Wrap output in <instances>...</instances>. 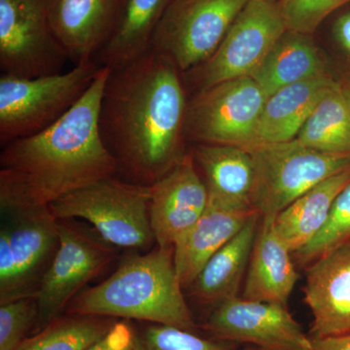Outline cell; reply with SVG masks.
<instances>
[{
	"label": "cell",
	"mask_w": 350,
	"mask_h": 350,
	"mask_svg": "<svg viewBox=\"0 0 350 350\" xmlns=\"http://www.w3.org/2000/svg\"><path fill=\"white\" fill-rule=\"evenodd\" d=\"M179 72L153 49L110 70L98 126L126 180L153 185L184 157L189 103Z\"/></svg>",
	"instance_id": "6da1fadb"
},
{
	"label": "cell",
	"mask_w": 350,
	"mask_h": 350,
	"mask_svg": "<svg viewBox=\"0 0 350 350\" xmlns=\"http://www.w3.org/2000/svg\"><path fill=\"white\" fill-rule=\"evenodd\" d=\"M110 70L100 66L84 96L54 125L2 147V213L47 208L64 196L116 175L118 163L98 126L101 96Z\"/></svg>",
	"instance_id": "7a4b0ae2"
},
{
	"label": "cell",
	"mask_w": 350,
	"mask_h": 350,
	"mask_svg": "<svg viewBox=\"0 0 350 350\" xmlns=\"http://www.w3.org/2000/svg\"><path fill=\"white\" fill-rule=\"evenodd\" d=\"M174 247H160L126 260L105 282L80 292L66 312L135 319L196 332L182 292Z\"/></svg>",
	"instance_id": "3957f363"
},
{
	"label": "cell",
	"mask_w": 350,
	"mask_h": 350,
	"mask_svg": "<svg viewBox=\"0 0 350 350\" xmlns=\"http://www.w3.org/2000/svg\"><path fill=\"white\" fill-rule=\"evenodd\" d=\"M96 62L68 72L38 78L0 76V145L38 135L54 125L84 96L96 79Z\"/></svg>",
	"instance_id": "277c9868"
},
{
	"label": "cell",
	"mask_w": 350,
	"mask_h": 350,
	"mask_svg": "<svg viewBox=\"0 0 350 350\" xmlns=\"http://www.w3.org/2000/svg\"><path fill=\"white\" fill-rule=\"evenodd\" d=\"M150 186L116 177L103 179L50 204L57 220L80 218L117 247H147L155 241L150 223Z\"/></svg>",
	"instance_id": "5b68a950"
},
{
	"label": "cell",
	"mask_w": 350,
	"mask_h": 350,
	"mask_svg": "<svg viewBox=\"0 0 350 350\" xmlns=\"http://www.w3.org/2000/svg\"><path fill=\"white\" fill-rule=\"evenodd\" d=\"M245 149L254 163L252 206L261 217H275L310 189L350 167V154L323 153L296 138Z\"/></svg>",
	"instance_id": "8992f818"
},
{
	"label": "cell",
	"mask_w": 350,
	"mask_h": 350,
	"mask_svg": "<svg viewBox=\"0 0 350 350\" xmlns=\"http://www.w3.org/2000/svg\"><path fill=\"white\" fill-rule=\"evenodd\" d=\"M250 0H172L150 49L188 72L213 56Z\"/></svg>",
	"instance_id": "52a82bcc"
},
{
	"label": "cell",
	"mask_w": 350,
	"mask_h": 350,
	"mask_svg": "<svg viewBox=\"0 0 350 350\" xmlns=\"http://www.w3.org/2000/svg\"><path fill=\"white\" fill-rule=\"evenodd\" d=\"M267 98L250 76L219 83L189 103L185 135L200 144L252 146Z\"/></svg>",
	"instance_id": "ba28073f"
},
{
	"label": "cell",
	"mask_w": 350,
	"mask_h": 350,
	"mask_svg": "<svg viewBox=\"0 0 350 350\" xmlns=\"http://www.w3.org/2000/svg\"><path fill=\"white\" fill-rule=\"evenodd\" d=\"M50 0H0L2 75L38 78L61 73L69 61L49 21Z\"/></svg>",
	"instance_id": "9c48e42d"
},
{
	"label": "cell",
	"mask_w": 350,
	"mask_h": 350,
	"mask_svg": "<svg viewBox=\"0 0 350 350\" xmlns=\"http://www.w3.org/2000/svg\"><path fill=\"white\" fill-rule=\"evenodd\" d=\"M59 247L36 294L39 330L61 317L82 288L96 278L115 257L113 245L100 234L57 220Z\"/></svg>",
	"instance_id": "30bf717a"
},
{
	"label": "cell",
	"mask_w": 350,
	"mask_h": 350,
	"mask_svg": "<svg viewBox=\"0 0 350 350\" xmlns=\"http://www.w3.org/2000/svg\"><path fill=\"white\" fill-rule=\"evenodd\" d=\"M286 31L275 3L250 0L213 56L188 71L198 93L219 83L252 75Z\"/></svg>",
	"instance_id": "8fae6325"
},
{
	"label": "cell",
	"mask_w": 350,
	"mask_h": 350,
	"mask_svg": "<svg viewBox=\"0 0 350 350\" xmlns=\"http://www.w3.org/2000/svg\"><path fill=\"white\" fill-rule=\"evenodd\" d=\"M204 329L213 338L245 342L266 350H312V338L304 332L286 306L236 297L209 314Z\"/></svg>",
	"instance_id": "7c38bea8"
},
{
	"label": "cell",
	"mask_w": 350,
	"mask_h": 350,
	"mask_svg": "<svg viewBox=\"0 0 350 350\" xmlns=\"http://www.w3.org/2000/svg\"><path fill=\"white\" fill-rule=\"evenodd\" d=\"M195 163L193 156H184L150 186L151 228L160 247H174L206 211L208 193Z\"/></svg>",
	"instance_id": "4fadbf2b"
},
{
	"label": "cell",
	"mask_w": 350,
	"mask_h": 350,
	"mask_svg": "<svg viewBox=\"0 0 350 350\" xmlns=\"http://www.w3.org/2000/svg\"><path fill=\"white\" fill-rule=\"evenodd\" d=\"M125 0H50L51 29L75 66L96 62L111 39Z\"/></svg>",
	"instance_id": "5bb4252c"
},
{
	"label": "cell",
	"mask_w": 350,
	"mask_h": 350,
	"mask_svg": "<svg viewBox=\"0 0 350 350\" xmlns=\"http://www.w3.org/2000/svg\"><path fill=\"white\" fill-rule=\"evenodd\" d=\"M6 214L11 220L2 228L8 234L15 268L8 301L36 298L59 247L57 219L49 207Z\"/></svg>",
	"instance_id": "9a60e30c"
},
{
	"label": "cell",
	"mask_w": 350,
	"mask_h": 350,
	"mask_svg": "<svg viewBox=\"0 0 350 350\" xmlns=\"http://www.w3.org/2000/svg\"><path fill=\"white\" fill-rule=\"evenodd\" d=\"M304 294L313 317L310 338L350 333V241L308 265Z\"/></svg>",
	"instance_id": "2e32d148"
},
{
	"label": "cell",
	"mask_w": 350,
	"mask_h": 350,
	"mask_svg": "<svg viewBox=\"0 0 350 350\" xmlns=\"http://www.w3.org/2000/svg\"><path fill=\"white\" fill-rule=\"evenodd\" d=\"M254 208L236 209L207 204L199 220L174 245L175 269L182 287L195 282L211 257L245 226Z\"/></svg>",
	"instance_id": "e0dca14e"
},
{
	"label": "cell",
	"mask_w": 350,
	"mask_h": 350,
	"mask_svg": "<svg viewBox=\"0 0 350 350\" xmlns=\"http://www.w3.org/2000/svg\"><path fill=\"white\" fill-rule=\"evenodd\" d=\"M275 217H261L244 282L243 298L286 306L298 280L291 255L275 229Z\"/></svg>",
	"instance_id": "ac0fdd59"
},
{
	"label": "cell",
	"mask_w": 350,
	"mask_h": 350,
	"mask_svg": "<svg viewBox=\"0 0 350 350\" xmlns=\"http://www.w3.org/2000/svg\"><path fill=\"white\" fill-rule=\"evenodd\" d=\"M192 156L204 174L208 204L227 208H254L251 200L254 163L250 152L234 145L199 144Z\"/></svg>",
	"instance_id": "d6986e66"
},
{
	"label": "cell",
	"mask_w": 350,
	"mask_h": 350,
	"mask_svg": "<svg viewBox=\"0 0 350 350\" xmlns=\"http://www.w3.org/2000/svg\"><path fill=\"white\" fill-rule=\"evenodd\" d=\"M338 83L330 75H321L290 85L269 96L258 123L254 145L295 139L319 101Z\"/></svg>",
	"instance_id": "ffe728a7"
},
{
	"label": "cell",
	"mask_w": 350,
	"mask_h": 350,
	"mask_svg": "<svg viewBox=\"0 0 350 350\" xmlns=\"http://www.w3.org/2000/svg\"><path fill=\"white\" fill-rule=\"evenodd\" d=\"M261 215L254 214L243 228L202 268L191 286L202 305L216 306L238 297L247 273Z\"/></svg>",
	"instance_id": "44dd1931"
},
{
	"label": "cell",
	"mask_w": 350,
	"mask_h": 350,
	"mask_svg": "<svg viewBox=\"0 0 350 350\" xmlns=\"http://www.w3.org/2000/svg\"><path fill=\"white\" fill-rule=\"evenodd\" d=\"M349 182L350 167L320 182L275 216V231L293 254L321 231L336 198Z\"/></svg>",
	"instance_id": "7402d4cb"
},
{
	"label": "cell",
	"mask_w": 350,
	"mask_h": 350,
	"mask_svg": "<svg viewBox=\"0 0 350 350\" xmlns=\"http://www.w3.org/2000/svg\"><path fill=\"white\" fill-rule=\"evenodd\" d=\"M328 75L310 36L286 31L250 77L267 96L283 88Z\"/></svg>",
	"instance_id": "603a6c76"
},
{
	"label": "cell",
	"mask_w": 350,
	"mask_h": 350,
	"mask_svg": "<svg viewBox=\"0 0 350 350\" xmlns=\"http://www.w3.org/2000/svg\"><path fill=\"white\" fill-rule=\"evenodd\" d=\"M172 0H125L116 29L96 57L110 68L135 61L150 50L152 38Z\"/></svg>",
	"instance_id": "cb8c5ba5"
},
{
	"label": "cell",
	"mask_w": 350,
	"mask_h": 350,
	"mask_svg": "<svg viewBox=\"0 0 350 350\" xmlns=\"http://www.w3.org/2000/svg\"><path fill=\"white\" fill-rule=\"evenodd\" d=\"M296 139L323 153L350 154V82H338L319 101Z\"/></svg>",
	"instance_id": "d4e9b609"
},
{
	"label": "cell",
	"mask_w": 350,
	"mask_h": 350,
	"mask_svg": "<svg viewBox=\"0 0 350 350\" xmlns=\"http://www.w3.org/2000/svg\"><path fill=\"white\" fill-rule=\"evenodd\" d=\"M111 317L71 314L59 317L16 350H86L111 330Z\"/></svg>",
	"instance_id": "484cf974"
},
{
	"label": "cell",
	"mask_w": 350,
	"mask_h": 350,
	"mask_svg": "<svg viewBox=\"0 0 350 350\" xmlns=\"http://www.w3.org/2000/svg\"><path fill=\"white\" fill-rule=\"evenodd\" d=\"M135 350H237L234 342L200 337L178 327L149 323L133 330Z\"/></svg>",
	"instance_id": "4316f807"
},
{
	"label": "cell",
	"mask_w": 350,
	"mask_h": 350,
	"mask_svg": "<svg viewBox=\"0 0 350 350\" xmlns=\"http://www.w3.org/2000/svg\"><path fill=\"white\" fill-rule=\"evenodd\" d=\"M350 241V182L336 198L325 225L305 247L294 253L301 266H308L322 255Z\"/></svg>",
	"instance_id": "83f0119b"
},
{
	"label": "cell",
	"mask_w": 350,
	"mask_h": 350,
	"mask_svg": "<svg viewBox=\"0 0 350 350\" xmlns=\"http://www.w3.org/2000/svg\"><path fill=\"white\" fill-rule=\"evenodd\" d=\"M350 0H278L280 11L287 31L312 36L317 27Z\"/></svg>",
	"instance_id": "f1b7e54d"
},
{
	"label": "cell",
	"mask_w": 350,
	"mask_h": 350,
	"mask_svg": "<svg viewBox=\"0 0 350 350\" xmlns=\"http://www.w3.org/2000/svg\"><path fill=\"white\" fill-rule=\"evenodd\" d=\"M36 298H22L0 304V350H16L38 321Z\"/></svg>",
	"instance_id": "f546056e"
},
{
	"label": "cell",
	"mask_w": 350,
	"mask_h": 350,
	"mask_svg": "<svg viewBox=\"0 0 350 350\" xmlns=\"http://www.w3.org/2000/svg\"><path fill=\"white\" fill-rule=\"evenodd\" d=\"M86 350H135L133 329L128 322H116L105 337Z\"/></svg>",
	"instance_id": "4dcf8cb0"
},
{
	"label": "cell",
	"mask_w": 350,
	"mask_h": 350,
	"mask_svg": "<svg viewBox=\"0 0 350 350\" xmlns=\"http://www.w3.org/2000/svg\"><path fill=\"white\" fill-rule=\"evenodd\" d=\"M312 350H350V333L312 338Z\"/></svg>",
	"instance_id": "1f68e13d"
},
{
	"label": "cell",
	"mask_w": 350,
	"mask_h": 350,
	"mask_svg": "<svg viewBox=\"0 0 350 350\" xmlns=\"http://www.w3.org/2000/svg\"><path fill=\"white\" fill-rule=\"evenodd\" d=\"M336 40L350 55V11L340 16L334 25Z\"/></svg>",
	"instance_id": "d6a6232c"
},
{
	"label": "cell",
	"mask_w": 350,
	"mask_h": 350,
	"mask_svg": "<svg viewBox=\"0 0 350 350\" xmlns=\"http://www.w3.org/2000/svg\"><path fill=\"white\" fill-rule=\"evenodd\" d=\"M262 1L271 2V3H276L278 0H262Z\"/></svg>",
	"instance_id": "836d02e7"
},
{
	"label": "cell",
	"mask_w": 350,
	"mask_h": 350,
	"mask_svg": "<svg viewBox=\"0 0 350 350\" xmlns=\"http://www.w3.org/2000/svg\"><path fill=\"white\" fill-rule=\"evenodd\" d=\"M245 350H266V349H260V347H253V349H245Z\"/></svg>",
	"instance_id": "e575fe53"
}]
</instances>
